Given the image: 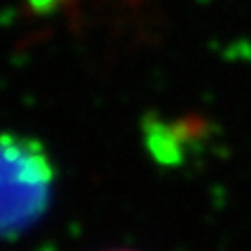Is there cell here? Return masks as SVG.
I'll return each instance as SVG.
<instances>
[{"label": "cell", "instance_id": "cell-1", "mask_svg": "<svg viewBox=\"0 0 251 251\" xmlns=\"http://www.w3.org/2000/svg\"><path fill=\"white\" fill-rule=\"evenodd\" d=\"M54 179L45 144L28 135L0 133V237H14L42 219Z\"/></svg>", "mask_w": 251, "mask_h": 251}]
</instances>
